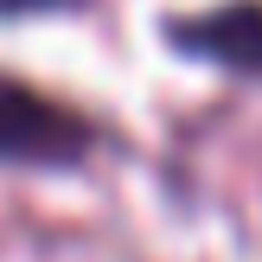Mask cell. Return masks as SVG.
Wrapping results in <instances>:
<instances>
[{
	"label": "cell",
	"mask_w": 262,
	"mask_h": 262,
	"mask_svg": "<svg viewBox=\"0 0 262 262\" xmlns=\"http://www.w3.org/2000/svg\"><path fill=\"white\" fill-rule=\"evenodd\" d=\"M83 7V0H0V19H32V13H64Z\"/></svg>",
	"instance_id": "3957f363"
},
{
	"label": "cell",
	"mask_w": 262,
	"mask_h": 262,
	"mask_svg": "<svg viewBox=\"0 0 262 262\" xmlns=\"http://www.w3.org/2000/svg\"><path fill=\"white\" fill-rule=\"evenodd\" d=\"M160 38L179 58L217 64L230 77H262V0H224L205 13H173L160 19Z\"/></svg>",
	"instance_id": "7a4b0ae2"
},
{
	"label": "cell",
	"mask_w": 262,
	"mask_h": 262,
	"mask_svg": "<svg viewBox=\"0 0 262 262\" xmlns=\"http://www.w3.org/2000/svg\"><path fill=\"white\" fill-rule=\"evenodd\" d=\"M96 147V128L71 102L0 71V166H77Z\"/></svg>",
	"instance_id": "6da1fadb"
}]
</instances>
